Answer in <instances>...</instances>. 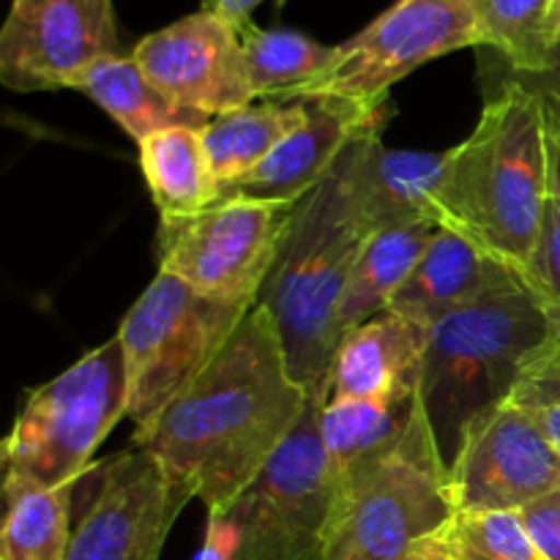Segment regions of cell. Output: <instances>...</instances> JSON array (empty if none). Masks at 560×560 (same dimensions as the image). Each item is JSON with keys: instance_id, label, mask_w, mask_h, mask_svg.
Here are the masks:
<instances>
[{"instance_id": "1", "label": "cell", "mask_w": 560, "mask_h": 560, "mask_svg": "<svg viewBox=\"0 0 560 560\" xmlns=\"http://www.w3.org/2000/svg\"><path fill=\"white\" fill-rule=\"evenodd\" d=\"M306 405L310 394L290 372L277 323L255 304L206 370L135 430L131 443L213 512L266 470Z\"/></svg>"}, {"instance_id": "2", "label": "cell", "mask_w": 560, "mask_h": 560, "mask_svg": "<svg viewBox=\"0 0 560 560\" xmlns=\"http://www.w3.org/2000/svg\"><path fill=\"white\" fill-rule=\"evenodd\" d=\"M377 118L355 135L331 173L295 202L257 306L268 310L282 337L290 372L310 397H331V370L342 328L339 304L361 246L375 228L361 195V142Z\"/></svg>"}, {"instance_id": "3", "label": "cell", "mask_w": 560, "mask_h": 560, "mask_svg": "<svg viewBox=\"0 0 560 560\" xmlns=\"http://www.w3.org/2000/svg\"><path fill=\"white\" fill-rule=\"evenodd\" d=\"M547 202L541 96L503 77L468 140L446 151L432 195V222L474 241L523 279Z\"/></svg>"}, {"instance_id": "4", "label": "cell", "mask_w": 560, "mask_h": 560, "mask_svg": "<svg viewBox=\"0 0 560 560\" xmlns=\"http://www.w3.org/2000/svg\"><path fill=\"white\" fill-rule=\"evenodd\" d=\"M552 334L539 301L520 279L432 323L419 399L446 463L465 424L512 394L525 361Z\"/></svg>"}, {"instance_id": "5", "label": "cell", "mask_w": 560, "mask_h": 560, "mask_svg": "<svg viewBox=\"0 0 560 560\" xmlns=\"http://www.w3.org/2000/svg\"><path fill=\"white\" fill-rule=\"evenodd\" d=\"M454 514L448 463L419 399L392 452L334 481L320 560H408Z\"/></svg>"}, {"instance_id": "6", "label": "cell", "mask_w": 560, "mask_h": 560, "mask_svg": "<svg viewBox=\"0 0 560 560\" xmlns=\"http://www.w3.org/2000/svg\"><path fill=\"white\" fill-rule=\"evenodd\" d=\"M310 397L293 435L260 476L228 506L208 512L195 560H320L334 503V479Z\"/></svg>"}, {"instance_id": "7", "label": "cell", "mask_w": 560, "mask_h": 560, "mask_svg": "<svg viewBox=\"0 0 560 560\" xmlns=\"http://www.w3.org/2000/svg\"><path fill=\"white\" fill-rule=\"evenodd\" d=\"M126 361L118 337L33 388L0 446L3 485L44 490L80 485L96 448L126 416Z\"/></svg>"}, {"instance_id": "8", "label": "cell", "mask_w": 560, "mask_h": 560, "mask_svg": "<svg viewBox=\"0 0 560 560\" xmlns=\"http://www.w3.org/2000/svg\"><path fill=\"white\" fill-rule=\"evenodd\" d=\"M252 312L249 304L208 299L159 271L131 304L118 334L126 361V419L151 424L222 350Z\"/></svg>"}, {"instance_id": "9", "label": "cell", "mask_w": 560, "mask_h": 560, "mask_svg": "<svg viewBox=\"0 0 560 560\" xmlns=\"http://www.w3.org/2000/svg\"><path fill=\"white\" fill-rule=\"evenodd\" d=\"M295 202L228 197L184 219L159 224V271L230 304H257Z\"/></svg>"}, {"instance_id": "10", "label": "cell", "mask_w": 560, "mask_h": 560, "mask_svg": "<svg viewBox=\"0 0 560 560\" xmlns=\"http://www.w3.org/2000/svg\"><path fill=\"white\" fill-rule=\"evenodd\" d=\"M337 47V63L295 98L386 102L392 85L410 71L457 49L485 47V38L474 0H397Z\"/></svg>"}, {"instance_id": "11", "label": "cell", "mask_w": 560, "mask_h": 560, "mask_svg": "<svg viewBox=\"0 0 560 560\" xmlns=\"http://www.w3.org/2000/svg\"><path fill=\"white\" fill-rule=\"evenodd\" d=\"M88 479L91 495L66 560H159L178 514L195 501L153 454L137 446L91 465Z\"/></svg>"}, {"instance_id": "12", "label": "cell", "mask_w": 560, "mask_h": 560, "mask_svg": "<svg viewBox=\"0 0 560 560\" xmlns=\"http://www.w3.org/2000/svg\"><path fill=\"white\" fill-rule=\"evenodd\" d=\"M457 512H520L560 487V454L509 399L474 416L448 463Z\"/></svg>"}, {"instance_id": "13", "label": "cell", "mask_w": 560, "mask_h": 560, "mask_svg": "<svg viewBox=\"0 0 560 560\" xmlns=\"http://www.w3.org/2000/svg\"><path fill=\"white\" fill-rule=\"evenodd\" d=\"M113 0H38L11 5L0 31V82L9 91H58L118 52Z\"/></svg>"}, {"instance_id": "14", "label": "cell", "mask_w": 560, "mask_h": 560, "mask_svg": "<svg viewBox=\"0 0 560 560\" xmlns=\"http://www.w3.org/2000/svg\"><path fill=\"white\" fill-rule=\"evenodd\" d=\"M131 58L164 96L211 120L257 102L241 33L206 5L142 38Z\"/></svg>"}, {"instance_id": "15", "label": "cell", "mask_w": 560, "mask_h": 560, "mask_svg": "<svg viewBox=\"0 0 560 560\" xmlns=\"http://www.w3.org/2000/svg\"><path fill=\"white\" fill-rule=\"evenodd\" d=\"M304 104V124L290 131L249 175L228 186L219 200L249 197V200L299 202L331 173L337 159L359 131L375 124L377 118L392 115L388 98L377 104H359L348 98L306 96Z\"/></svg>"}, {"instance_id": "16", "label": "cell", "mask_w": 560, "mask_h": 560, "mask_svg": "<svg viewBox=\"0 0 560 560\" xmlns=\"http://www.w3.org/2000/svg\"><path fill=\"white\" fill-rule=\"evenodd\" d=\"M427 337L430 328L392 310L345 331L328 399H372L383 405L416 399Z\"/></svg>"}, {"instance_id": "17", "label": "cell", "mask_w": 560, "mask_h": 560, "mask_svg": "<svg viewBox=\"0 0 560 560\" xmlns=\"http://www.w3.org/2000/svg\"><path fill=\"white\" fill-rule=\"evenodd\" d=\"M517 279L512 268L503 266L474 241L438 228L419 266L394 295L388 310L430 328L441 317Z\"/></svg>"}, {"instance_id": "18", "label": "cell", "mask_w": 560, "mask_h": 560, "mask_svg": "<svg viewBox=\"0 0 560 560\" xmlns=\"http://www.w3.org/2000/svg\"><path fill=\"white\" fill-rule=\"evenodd\" d=\"M383 126H372L361 142V195L372 228L432 222V195L446 151H388L381 140Z\"/></svg>"}, {"instance_id": "19", "label": "cell", "mask_w": 560, "mask_h": 560, "mask_svg": "<svg viewBox=\"0 0 560 560\" xmlns=\"http://www.w3.org/2000/svg\"><path fill=\"white\" fill-rule=\"evenodd\" d=\"M69 91H80L82 96L96 102L109 118L118 120L120 129L137 145L156 131L173 129V126L206 129L208 120H211L164 96L131 55L115 52L96 60L82 74L74 77Z\"/></svg>"}, {"instance_id": "20", "label": "cell", "mask_w": 560, "mask_h": 560, "mask_svg": "<svg viewBox=\"0 0 560 560\" xmlns=\"http://www.w3.org/2000/svg\"><path fill=\"white\" fill-rule=\"evenodd\" d=\"M438 224L410 222L381 228L361 246L355 266L350 271L342 304H339V328L345 331L361 326L370 317L392 306L413 268L419 266L427 244L435 235Z\"/></svg>"}, {"instance_id": "21", "label": "cell", "mask_w": 560, "mask_h": 560, "mask_svg": "<svg viewBox=\"0 0 560 560\" xmlns=\"http://www.w3.org/2000/svg\"><path fill=\"white\" fill-rule=\"evenodd\" d=\"M140 167L162 219H184L219 202V180L202 129L173 126L140 142Z\"/></svg>"}, {"instance_id": "22", "label": "cell", "mask_w": 560, "mask_h": 560, "mask_svg": "<svg viewBox=\"0 0 560 560\" xmlns=\"http://www.w3.org/2000/svg\"><path fill=\"white\" fill-rule=\"evenodd\" d=\"M304 120V98H290V102L262 98L249 107L208 120L202 129V142L219 180V197L228 186L249 175Z\"/></svg>"}, {"instance_id": "23", "label": "cell", "mask_w": 560, "mask_h": 560, "mask_svg": "<svg viewBox=\"0 0 560 560\" xmlns=\"http://www.w3.org/2000/svg\"><path fill=\"white\" fill-rule=\"evenodd\" d=\"M416 399L402 405H383L372 399H326L317 416L323 452L331 479L339 481L350 470L392 452L408 432Z\"/></svg>"}, {"instance_id": "24", "label": "cell", "mask_w": 560, "mask_h": 560, "mask_svg": "<svg viewBox=\"0 0 560 560\" xmlns=\"http://www.w3.org/2000/svg\"><path fill=\"white\" fill-rule=\"evenodd\" d=\"M3 498L0 560H66L74 534V487L44 490L31 485H3Z\"/></svg>"}, {"instance_id": "25", "label": "cell", "mask_w": 560, "mask_h": 560, "mask_svg": "<svg viewBox=\"0 0 560 560\" xmlns=\"http://www.w3.org/2000/svg\"><path fill=\"white\" fill-rule=\"evenodd\" d=\"M246 69L257 102H290L306 85L320 80L337 63L339 47H326L295 31H260L249 25L241 33Z\"/></svg>"}, {"instance_id": "26", "label": "cell", "mask_w": 560, "mask_h": 560, "mask_svg": "<svg viewBox=\"0 0 560 560\" xmlns=\"http://www.w3.org/2000/svg\"><path fill=\"white\" fill-rule=\"evenodd\" d=\"M485 47L512 74H539L556 47L558 0H474Z\"/></svg>"}, {"instance_id": "27", "label": "cell", "mask_w": 560, "mask_h": 560, "mask_svg": "<svg viewBox=\"0 0 560 560\" xmlns=\"http://www.w3.org/2000/svg\"><path fill=\"white\" fill-rule=\"evenodd\" d=\"M443 539L454 560H545L517 512H457Z\"/></svg>"}, {"instance_id": "28", "label": "cell", "mask_w": 560, "mask_h": 560, "mask_svg": "<svg viewBox=\"0 0 560 560\" xmlns=\"http://www.w3.org/2000/svg\"><path fill=\"white\" fill-rule=\"evenodd\" d=\"M506 399L539 421L560 454V334H552L525 361Z\"/></svg>"}, {"instance_id": "29", "label": "cell", "mask_w": 560, "mask_h": 560, "mask_svg": "<svg viewBox=\"0 0 560 560\" xmlns=\"http://www.w3.org/2000/svg\"><path fill=\"white\" fill-rule=\"evenodd\" d=\"M520 282L539 301L552 331L560 334V213L547 202L539 244Z\"/></svg>"}, {"instance_id": "30", "label": "cell", "mask_w": 560, "mask_h": 560, "mask_svg": "<svg viewBox=\"0 0 560 560\" xmlns=\"http://www.w3.org/2000/svg\"><path fill=\"white\" fill-rule=\"evenodd\" d=\"M517 514L528 528L539 556L545 560H560V487L536 498Z\"/></svg>"}, {"instance_id": "31", "label": "cell", "mask_w": 560, "mask_h": 560, "mask_svg": "<svg viewBox=\"0 0 560 560\" xmlns=\"http://www.w3.org/2000/svg\"><path fill=\"white\" fill-rule=\"evenodd\" d=\"M545 109V148H547V197L550 206L560 213V102L550 93H541Z\"/></svg>"}, {"instance_id": "32", "label": "cell", "mask_w": 560, "mask_h": 560, "mask_svg": "<svg viewBox=\"0 0 560 560\" xmlns=\"http://www.w3.org/2000/svg\"><path fill=\"white\" fill-rule=\"evenodd\" d=\"M506 77H512V80H517V82H523V85L534 88V91L550 93V96H556L560 102V44L552 47L550 60H547L545 71H539V74H512V71H509Z\"/></svg>"}, {"instance_id": "33", "label": "cell", "mask_w": 560, "mask_h": 560, "mask_svg": "<svg viewBox=\"0 0 560 560\" xmlns=\"http://www.w3.org/2000/svg\"><path fill=\"white\" fill-rule=\"evenodd\" d=\"M260 3L262 0H217V3H213V11H217L219 16H224L235 31L244 33L246 27L252 25L249 22L252 11H255ZM277 3L284 5V0H277Z\"/></svg>"}, {"instance_id": "34", "label": "cell", "mask_w": 560, "mask_h": 560, "mask_svg": "<svg viewBox=\"0 0 560 560\" xmlns=\"http://www.w3.org/2000/svg\"><path fill=\"white\" fill-rule=\"evenodd\" d=\"M408 560H454V558H452V552H448V545H446V539H443V534H438V536H432L430 541H424V545L413 552V558H408Z\"/></svg>"}, {"instance_id": "35", "label": "cell", "mask_w": 560, "mask_h": 560, "mask_svg": "<svg viewBox=\"0 0 560 560\" xmlns=\"http://www.w3.org/2000/svg\"><path fill=\"white\" fill-rule=\"evenodd\" d=\"M556 44H560V0H558V11H556Z\"/></svg>"}, {"instance_id": "36", "label": "cell", "mask_w": 560, "mask_h": 560, "mask_svg": "<svg viewBox=\"0 0 560 560\" xmlns=\"http://www.w3.org/2000/svg\"><path fill=\"white\" fill-rule=\"evenodd\" d=\"M33 3H38V0H11V5H33Z\"/></svg>"}, {"instance_id": "37", "label": "cell", "mask_w": 560, "mask_h": 560, "mask_svg": "<svg viewBox=\"0 0 560 560\" xmlns=\"http://www.w3.org/2000/svg\"><path fill=\"white\" fill-rule=\"evenodd\" d=\"M202 3H206V9H213V3H217V0H202Z\"/></svg>"}]
</instances>
